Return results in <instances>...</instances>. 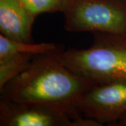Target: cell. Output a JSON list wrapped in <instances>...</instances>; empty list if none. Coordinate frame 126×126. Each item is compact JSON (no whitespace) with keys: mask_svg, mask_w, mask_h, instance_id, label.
Wrapping results in <instances>:
<instances>
[{"mask_svg":"<svg viewBox=\"0 0 126 126\" xmlns=\"http://www.w3.org/2000/svg\"><path fill=\"white\" fill-rule=\"evenodd\" d=\"M77 107L99 126H115L126 113V78L93 83L81 95Z\"/></svg>","mask_w":126,"mask_h":126,"instance_id":"cell-5","label":"cell"},{"mask_svg":"<svg viewBox=\"0 0 126 126\" xmlns=\"http://www.w3.org/2000/svg\"><path fill=\"white\" fill-rule=\"evenodd\" d=\"M64 29L126 34V0H66Z\"/></svg>","mask_w":126,"mask_h":126,"instance_id":"cell-3","label":"cell"},{"mask_svg":"<svg viewBox=\"0 0 126 126\" xmlns=\"http://www.w3.org/2000/svg\"><path fill=\"white\" fill-rule=\"evenodd\" d=\"M34 18L19 0H0L1 34L14 41L34 43Z\"/></svg>","mask_w":126,"mask_h":126,"instance_id":"cell-6","label":"cell"},{"mask_svg":"<svg viewBox=\"0 0 126 126\" xmlns=\"http://www.w3.org/2000/svg\"><path fill=\"white\" fill-rule=\"evenodd\" d=\"M64 50L36 55L23 72L0 88V99L54 106L81 113L77 104L93 83L70 71L60 59Z\"/></svg>","mask_w":126,"mask_h":126,"instance_id":"cell-1","label":"cell"},{"mask_svg":"<svg viewBox=\"0 0 126 126\" xmlns=\"http://www.w3.org/2000/svg\"><path fill=\"white\" fill-rule=\"evenodd\" d=\"M115 126H126V113L120 118Z\"/></svg>","mask_w":126,"mask_h":126,"instance_id":"cell-10","label":"cell"},{"mask_svg":"<svg viewBox=\"0 0 126 126\" xmlns=\"http://www.w3.org/2000/svg\"><path fill=\"white\" fill-rule=\"evenodd\" d=\"M93 34L89 48H71L60 53L63 64L93 83L126 78V34Z\"/></svg>","mask_w":126,"mask_h":126,"instance_id":"cell-2","label":"cell"},{"mask_svg":"<svg viewBox=\"0 0 126 126\" xmlns=\"http://www.w3.org/2000/svg\"><path fill=\"white\" fill-rule=\"evenodd\" d=\"M1 126H99L81 113L47 104L0 99Z\"/></svg>","mask_w":126,"mask_h":126,"instance_id":"cell-4","label":"cell"},{"mask_svg":"<svg viewBox=\"0 0 126 126\" xmlns=\"http://www.w3.org/2000/svg\"><path fill=\"white\" fill-rule=\"evenodd\" d=\"M63 45L55 43H23L14 41L0 34V59L18 53H29L34 55L55 51Z\"/></svg>","mask_w":126,"mask_h":126,"instance_id":"cell-7","label":"cell"},{"mask_svg":"<svg viewBox=\"0 0 126 126\" xmlns=\"http://www.w3.org/2000/svg\"><path fill=\"white\" fill-rule=\"evenodd\" d=\"M34 18L44 13L63 12L66 0H19Z\"/></svg>","mask_w":126,"mask_h":126,"instance_id":"cell-9","label":"cell"},{"mask_svg":"<svg viewBox=\"0 0 126 126\" xmlns=\"http://www.w3.org/2000/svg\"><path fill=\"white\" fill-rule=\"evenodd\" d=\"M36 55L29 53H18L0 59V88L23 72Z\"/></svg>","mask_w":126,"mask_h":126,"instance_id":"cell-8","label":"cell"}]
</instances>
